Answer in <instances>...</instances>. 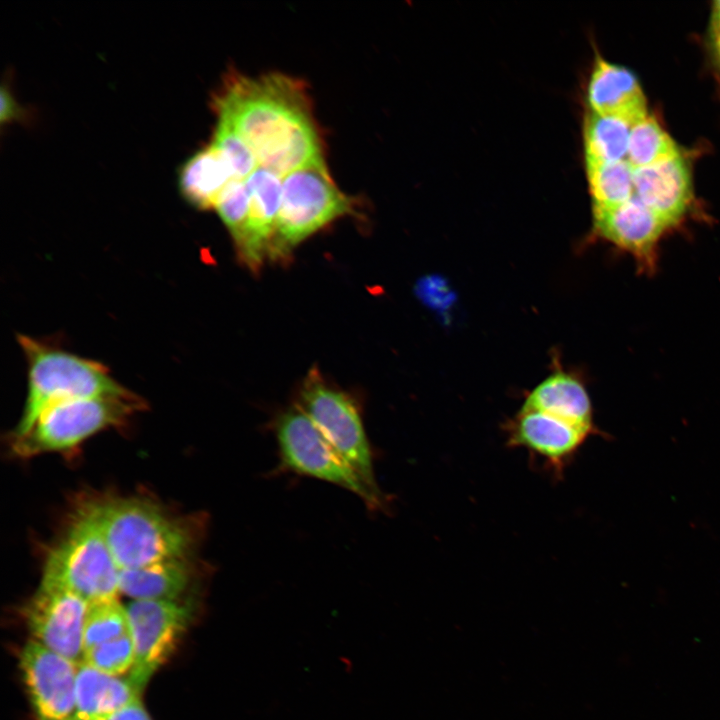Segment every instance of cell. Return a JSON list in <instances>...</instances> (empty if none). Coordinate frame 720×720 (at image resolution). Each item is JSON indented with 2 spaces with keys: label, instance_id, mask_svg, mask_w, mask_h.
Segmentation results:
<instances>
[{
  "label": "cell",
  "instance_id": "cell-1",
  "mask_svg": "<svg viewBox=\"0 0 720 720\" xmlns=\"http://www.w3.org/2000/svg\"><path fill=\"white\" fill-rule=\"evenodd\" d=\"M253 152L258 166L281 177L323 160L321 144L303 86L281 74L231 78L216 98Z\"/></svg>",
  "mask_w": 720,
  "mask_h": 720
},
{
  "label": "cell",
  "instance_id": "cell-2",
  "mask_svg": "<svg viewBox=\"0 0 720 720\" xmlns=\"http://www.w3.org/2000/svg\"><path fill=\"white\" fill-rule=\"evenodd\" d=\"M94 502L119 570L193 557L204 535L201 516H177L148 498L112 497Z\"/></svg>",
  "mask_w": 720,
  "mask_h": 720
},
{
  "label": "cell",
  "instance_id": "cell-3",
  "mask_svg": "<svg viewBox=\"0 0 720 720\" xmlns=\"http://www.w3.org/2000/svg\"><path fill=\"white\" fill-rule=\"evenodd\" d=\"M27 363V396L13 437L23 435L50 405L62 400L97 395H123L129 391L98 361L18 334Z\"/></svg>",
  "mask_w": 720,
  "mask_h": 720
},
{
  "label": "cell",
  "instance_id": "cell-4",
  "mask_svg": "<svg viewBox=\"0 0 720 720\" xmlns=\"http://www.w3.org/2000/svg\"><path fill=\"white\" fill-rule=\"evenodd\" d=\"M41 582L63 587L87 602L117 596L119 568L94 500L78 505L62 536L48 550Z\"/></svg>",
  "mask_w": 720,
  "mask_h": 720
},
{
  "label": "cell",
  "instance_id": "cell-5",
  "mask_svg": "<svg viewBox=\"0 0 720 720\" xmlns=\"http://www.w3.org/2000/svg\"><path fill=\"white\" fill-rule=\"evenodd\" d=\"M143 408L145 402L133 392L62 400L43 410L23 435L13 437L11 449L23 458L71 449L104 429L125 424Z\"/></svg>",
  "mask_w": 720,
  "mask_h": 720
},
{
  "label": "cell",
  "instance_id": "cell-6",
  "mask_svg": "<svg viewBox=\"0 0 720 720\" xmlns=\"http://www.w3.org/2000/svg\"><path fill=\"white\" fill-rule=\"evenodd\" d=\"M352 208L351 198L335 185L324 160L286 174L269 259L287 260L298 244Z\"/></svg>",
  "mask_w": 720,
  "mask_h": 720
},
{
  "label": "cell",
  "instance_id": "cell-7",
  "mask_svg": "<svg viewBox=\"0 0 720 720\" xmlns=\"http://www.w3.org/2000/svg\"><path fill=\"white\" fill-rule=\"evenodd\" d=\"M279 467L324 481L355 494L372 512H386L388 496L370 490L337 453L308 415L296 404L274 422Z\"/></svg>",
  "mask_w": 720,
  "mask_h": 720
},
{
  "label": "cell",
  "instance_id": "cell-8",
  "mask_svg": "<svg viewBox=\"0 0 720 720\" xmlns=\"http://www.w3.org/2000/svg\"><path fill=\"white\" fill-rule=\"evenodd\" d=\"M296 404L362 482L375 494L386 496L375 476L373 450L356 401L313 368L304 378Z\"/></svg>",
  "mask_w": 720,
  "mask_h": 720
},
{
  "label": "cell",
  "instance_id": "cell-9",
  "mask_svg": "<svg viewBox=\"0 0 720 720\" xmlns=\"http://www.w3.org/2000/svg\"><path fill=\"white\" fill-rule=\"evenodd\" d=\"M194 610L190 599L132 600L126 606L135 655L127 678L140 693L175 650Z\"/></svg>",
  "mask_w": 720,
  "mask_h": 720
},
{
  "label": "cell",
  "instance_id": "cell-10",
  "mask_svg": "<svg viewBox=\"0 0 720 720\" xmlns=\"http://www.w3.org/2000/svg\"><path fill=\"white\" fill-rule=\"evenodd\" d=\"M85 599L57 585L40 582L23 607L32 640L76 664L83 661Z\"/></svg>",
  "mask_w": 720,
  "mask_h": 720
},
{
  "label": "cell",
  "instance_id": "cell-11",
  "mask_svg": "<svg viewBox=\"0 0 720 720\" xmlns=\"http://www.w3.org/2000/svg\"><path fill=\"white\" fill-rule=\"evenodd\" d=\"M506 445L525 450L555 479H561L586 441L595 436L559 417L521 407L504 425Z\"/></svg>",
  "mask_w": 720,
  "mask_h": 720
},
{
  "label": "cell",
  "instance_id": "cell-12",
  "mask_svg": "<svg viewBox=\"0 0 720 720\" xmlns=\"http://www.w3.org/2000/svg\"><path fill=\"white\" fill-rule=\"evenodd\" d=\"M19 664L37 720H75L78 664L32 639Z\"/></svg>",
  "mask_w": 720,
  "mask_h": 720
},
{
  "label": "cell",
  "instance_id": "cell-13",
  "mask_svg": "<svg viewBox=\"0 0 720 720\" xmlns=\"http://www.w3.org/2000/svg\"><path fill=\"white\" fill-rule=\"evenodd\" d=\"M593 226L598 237L631 254L640 268L653 271L658 245L672 226L635 194L613 206H593Z\"/></svg>",
  "mask_w": 720,
  "mask_h": 720
},
{
  "label": "cell",
  "instance_id": "cell-14",
  "mask_svg": "<svg viewBox=\"0 0 720 720\" xmlns=\"http://www.w3.org/2000/svg\"><path fill=\"white\" fill-rule=\"evenodd\" d=\"M249 194V224L245 247L238 255L243 264L257 272L269 258L276 234L282 200V177L258 167L246 179Z\"/></svg>",
  "mask_w": 720,
  "mask_h": 720
},
{
  "label": "cell",
  "instance_id": "cell-15",
  "mask_svg": "<svg viewBox=\"0 0 720 720\" xmlns=\"http://www.w3.org/2000/svg\"><path fill=\"white\" fill-rule=\"evenodd\" d=\"M635 195L672 227L686 215L692 202L690 168L681 155L634 169Z\"/></svg>",
  "mask_w": 720,
  "mask_h": 720
},
{
  "label": "cell",
  "instance_id": "cell-16",
  "mask_svg": "<svg viewBox=\"0 0 720 720\" xmlns=\"http://www.w3.org/2000/svg\"><path fill=\"white\" fill-rule=\"evenodd\" d=\"M592 112L633 126L648 114L647 100L636 76L625 67L596 57L587 88Z\"/></svg>",
  "mask_w": 720,
  "mask_h": 720
},
{
  "label": "cell",
  "instance_id": "cell-17",
  "mask_svg": "<svg viewBox=\"0 0 720 720\" xmlns=\"http://www.w3.org/2000/svg\"><path fill=\"white\" fill-rule=\"evenodd\" d=\"M193 557L176 558L119 570V592L132 600L183 599L196 577Z\"/></svg>",
  "mask_w": 720,
  "mask_h": 720
},
{
  "label": "cell",
  "instance_id": "cell-18",
  "mask_svg": "<svg viewBox=\"0 0 720 720\" xmlns=\"http://www.w3.org/2000/svg\"><path fill=\"white\" fill-rule=\"evenodd\" d=\"M523 408L544 412L602 436L594 422L593 407L584 384L575 376L559 371L529 392Z\"/></svg>",
  "mask_w": 720,
  "mask_h": 720
},
{
  "label": "cell",
  "instance_id": "cell-19",
  "mask_svg": "<svg viewBox=\"0 0 720 720\" xmlns=\"http://www.w3.org/2000/svg\"><path fill=\"white\" fill-rule=\"evenodd\" d=\"M140 694L128 678L102 673L81 662L77 669L75 720H108Z\"/></svg>",
  "mask_w": 720,
  "mask_h": 720
},
{
  "label": "cell",
  "instance_id": "cell-20",
  "mask_svg": "<svg viewBox=\"0 0 720 720\" xmlns=\"http://www.w3.org/2000/svg\"><path fill=\"white\" fill-rule=\"evenodd\" d=\"M237 178L220 152L211 144L183 166L179 186L184 198L199 209L214 208L226 187Z\"/></svg>",
  "mask_w": 720,
  "mask_h": 720
},
{
  "label": "cell",
  "instance_id": "cell-21",
  "mask_svg": "<svg viewBox=\"0 0 720 720\" xmlns=\"http://www.w3.org/2000/svg\"><path fill=\"white\" fill-rule=\"evenodd\" d=\"M631 125L625 121L591 112L585 121V161L626 160Z\"/></svg>",
  "mask_w": 720,
  "mask_h": 720
},
{
  "label": "cell",
  "instance_id": "cell-22",
  "mask_svg": "<svg viewBox=\"0 0 720 720\" xmlns=\"http://www.w3.org/2000/svg\"><path fill=\"white\" fill-rule=\"evenodd\" d=\"M585 163L593 206L617 205L635 194L634 168L627 160Z\"/></svg>",
  "mask_w": 720,
  "mask_h": 720
},
{
  "label": "cell",
  "instance_id": "cell-23",
  "mask_svg": "<svg viewBox=\"0 0 720 720\" xmlns=\"http://www.w3.org/2000/svg\"><path fill=\"white\" fill-rule=\"evenodd\" d=\"M680 154L671 136L652 116L631 127L626 160L634 168L654 165Z\"/></svg>",
  "mask_w": 720,
  "mask_h": 720
},
{
  "label": "cell",
  "instance_id": "cell-24",
  "mask_svg": "<svg viewBox=\"0 0 720 720\" xmlns=\"http://www.w3.org/2000/svg\"><path fill=\"white\" fill-rule=\"evenodd\" d=\"M128 631L126 607L117 596L89 602L84 622V651Z\"/></svg>",
  "mask_w": 720,
  "mask_h": 720
},
{
  "label": "cell",
  "instance_id": "cell-25",
  "mask_svg": "<svg viewBox=\"0 0 720 720\" xmlns=\"http://www.w3.org/2000/svg\"><path fill=\"white\" fill-rule=\"evenodd\" d=\"M214 208L230 232L239 255L246 244L249 224V194L245 179L232 181Z\"/></svg>",
  "mask_w": 720,
  "mask_h": 720
},
{
  "label": "cell",
  "instance_id": "cell-26",
  "mask_svg": "<svg viewBox=\"0 0 720 720\" xmlns=\"http://www.w3.org/2000/svg\"><path fill=\"white\" fill-rule=\"evenodd\" d=\"M134 644L130 631L84 651L83 661L94 669L112 676L132 669Z\"/></svg>",
  "mask_w": 720,
  "mask_h": 720
},
{
  "label": "cell",
  "instance_id": "cell-27",
  "mask_svg": "<svg viewBox=\"0 0 720 720\" xmlns=\"http://www.w3.org/2000/svg\"><path fill=\"white\" fill-rule=\"evenodd\" d=\"M211 144L229 164L237 179H246L259 167L249 146L225 118L219 117Z\"/></svg>",
  "mask_w": 720,
  "mask_h": 720
},
{
  "label": "cell",
  "instance_id": "cell-28",
  "mask_svg": "<svg viewBox=\"0 0 720 720\" xmlns=\"http://www.w3.org/2000/svg\"><path fill=\"white\" fill-rule=\"evenodd\" d=\"M23 112L19 105L16 103L13 95L5 86L1 89V109H0V121L1 123H10L16 121L22 117Z\"/></svg>",
  "mask_w": 720,
  "mask_h": 720
},
{
  "label": "cell",
  "instance_id": "cell-29",
  "mask_svg": "<svg viewBox=\"0 0 720 720\" xmlns=\"http://www.w3.org/2000/svg\"><path fill=\"white\" fill-rule=\"evenodd\" d=\"M108 720H152L140 697L117 711Z\"/></svg>",
  "mask_w": 720,
  "mask_h": 720
},
{
  "label": "cell",
  "instance_id": "cell-30",
  "mask_svg": "<svg viewBox=\"0 0 720 720\" xmlns=\"http://www.w3.org/2000/svg\"><path fill=\"white\" fill-rule=\"evenodd\" d=\"M712 28L714 36L720 35V0L713 3Z\"/></svg>",
  "mask_w": 720,
  "mask_h": 720
},
{
  "label": "cell",
  "instance_id": "cell-31",
  "mask_svg": "<svg viewBox=\"0 0 720 720\" xmlns=\"http://www.w3.org/2000/svg\"><path fill=\"white\" fill-rule=\"evenodd\" d=\"M715 50L720 62V35L715 36Z\"/></svg>",
  "mask_w": 720,
  "mask_h": 720
}]
</instances>
